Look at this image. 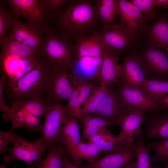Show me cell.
I'll return each instance as SVG.
<instances>
[{
    "label": "cell",
    "instance_id": "1",
    "mask_svg": "<svg viewBox=\"0 0 168 168\" xmlns=\"http://www.w3.org/2000/svg\"><path fill=\"white\" fill-rule=\"evenodd\" d=\"M98 20L92 1L69 0L50 16L47 25L71 41L82 35L93 32Z\"/></svg>",
    "mask_w": 168,
    "mask_h": 168
},
{
    "label": "cell",
    "instance_id": "2",
    "mask_svg": "<svg viewBox=\"0 0 168 168\" xmlns=\"http://www.w3.org/2000/svg\"><path fill=\"white\" fill-rule=\"evenodd\" d=\"M54 67L42 57L35 68L17 80L6 81L5 89L8 100L12 104L21 99L38 97L48 103Z\"/></svg>",
    "mask_w": 168,
    "mask_h": 168
},
{
    "label": "cell",
    "instance_id": "3",
    "mask_svg": "<svg viewBox=\"0 0 168 168\" xmlns=\"http://www.w3.org/2000/svg\"><path fill=\"white\" fill-rule=\"evenodd\" d=\"M43 30L44 39L41 56L53 66L61 67L70 71L74 62L73 44L70 40L47 25Z\"/></svg>",
    "mask_w": 168,
    "mask_h": 168
},
{
    "label": "cell",
    "instance_id": "4",
    "mask_svg": "<svg viewBox=\"0 0 168 168\" xmlns=\"http://www.w3.org/2000/svg\"><path fill=\"white\" fill-rule=\"evenodd\" d=\"M40 137L45 151L58 144L67 117L66 106L60 102L49 105L45 114Z\"/></svg>",
    "mask_w": 168,
    "mask_h": 168
},
{
    "label": "cell",
    "instance_id": "5",
    "mask_svg": "<svg viewBox=\"0 0 168 168\" xmlns=\"http://www.w3.org/2000/svg\"><path fill=\"white\" fill-rule=\"evenodd\" d=\"M96 34L107 49L119 55L138 48L142 40L134 37L124 26L118 23L115 26Z\"/></svg>",
    "mask_w": 168,
    "mask_h": 168
},
{
    "label": "cell",
    "instance_id": "6",
    "mask_svg": "<svg viewBox=\"0 0 168 168\" xmlns=\"http://www.w3.org/2000/svg\"><path fill=\"white\" fill-rule=\"evenodd\" d=\"M12 144L13 147L10 148L8 154L3 156L4 162L7 164L18 159L26 162L27 166H31L42 158L46 152L40 137L38 140L30 141L16 133Z\"/></svg>",
    "mask_w": 168,
    "mask_h": 168
},
{
    "label": "cell",
    "instance_id": "7",
    "mask_svg": "<svg viewBox=\"0 0 168 168\" xmlns=\"http://www.w3.org/2000/svg\"><path fill=\"white\" fill-rule=\"evenodd\" d=\"M10 8L20 18L27 23L43 29L47 25L49 14L44 0H7Z\"/></svg>",
    "mask_w": 168,
    "mask_h": 168
},
{
    "label": "cell",
    "instance_id": "8",
    "mask_svg": "<svg viewBox=\"0 0 168 168\" xmlns=\"http://www.w3.org/2000/svg\"><path fill=\"white\" fill-rule=\"evenodd\" d=\"M135 142L119 145L92 163L82 164L83 168H125L136 157Z\"/></svg>",
    "mask_w": 168,
    "mask_h": 168
},
{
    "label": "cell",
    "instance_id": "9",
    "mask_svg": "<svg viewBox=\"0 0 168 168\" xmlns=\"http://www.w3.org/2000/svg\"><path fill=\"white\" fill-rule=\"evenodd\" d=\"M142 46L137 51L146 73L168 76V55L165 50L143 40Z\"/></svg>",
    "mask_w": 168,
    "mask_h": 168
},
{
    "label": "cell",
    "instance_id": "10",
    "mask_svg": "<svg viewBox=\"0 0 168 168\" xmlns=\"http://www.w3.org/2000/svg\"><path fill=\"white\" fill-rule=\"evenodd\" d=\"M146 112L139 109L128 107L119 119L117 125L120 131L116 136L117 142L120 144L134 142L138 133L142 128L147 117Z\"/></svg>",
    "mask_w": 168,
    "mask_h": 168
},
{
    "label": "cell",
    "instance_id": "11",
    "mask_svg": "<svg viewBox=\"0 0 168 168\" xmlns=\"http://www.w3.org/2000/svg\"><path fill=\"white\" fill-rule=\"evenodd\" d=\"M127 52V54L123 55L119 79L125 85L142 89L147 79L137 48Z\"/></svg>",
    "mask_w": 168,
    "mask_h": 168
},
{
    "label": "cell",
    "instance_id": "12",
    "mask_svg": "<svg viewBox=\"0 0 168 168\" xmlns=\"http://www.w3.org/2000/svg\"><path fill=\"white\" fill-rule=\"evenodd\" d=\"M116 84L128 107L150 113L164 110L159 101L151 97L142 89L125 85L120 80Z\"/></svg>",
    "mask_w": 168,
    "mask_h": 168
},
{
    "label": "cell",
    "instance_id": "13",
    "mask_svg": "<svg viewBox=\"0 0 168 168\" xmlns=\"http://www.w3.org/2000/svg\"><path fill=\"white\" fill-rule=\"evenodd\" d=\"M119 24L125 26L136 39L142 40L146 26L140 10L130 1L118 0Z\"/></svg>",
    "mask_w": 168,
    "mask_h": 168
},
{
    "label": "cell",
    "instance_id": "14",
    "mask_svg": "<svg viewBox=\"0 0 168 168\" xmlns=\"http://www.w3.org/2000/svg\"><path fill=\"white\" fill-rule=\"evenodd\" d=\"M19 42L33 49L39 56H41L44 39L43 29L24 23L18 20L12 28L9 35Z\"/></svg>",
    "mask_w": 168,
    "mask_h": 168
},
{
    "label": "cell",
    "instance_id": "15",
    "mask_svg": "<svg viewBox=\"0 0 168 168\" xmlns=\"http://www.w3.org/2000/svg\"><path fill=\"white\" fill-rule=\"evenodd\" d=\"M127 108L118 88H115L112 85L110 86L106 96L96 112L91 115L100 117L117 125Z\"/></svg>",
    "mask_w": 168,
    "mask_h": 168
},
{
    "label": "cell",
    "instance_id": "16",
    "mask_svg": "<svg viewBox=\"0 0 168 168\" xmlns=\"http://www.w3.org/2000/svg\"><path fill=\"white\" fill-rule=\"evenodd\" d=\"M3 117L5 122L11 121V129L12 130L23 127L27 128L30 132L42 131L41 119L15 103H12L9 109L3 113Z\"/></svg>",
    "mask_w": 168,
    "mask_h": 168
},
{
    "label": "cell",
    "instance_id": "17",
    "mask_svg": "<svg viewBox=\"0 0 168 168\" xmlns=\"http://www.w3.org/2000/svg\"><path fill=\"white\" fill-rule=\"evenodd\" d=\"M155 20L151 25H146L142 39L166 50L168 48V15L156 10Z\"/></svg>",
    "mask_w": 168,
    "mask_h": 168
},
{
    "label": "cell",
    "instance_id": "18",
    "mask_svg": "<svg viewBox=\"0 0 168 168\" xmlns=\"http://www.w3.org/2000/svg\"><path fill=\"white\" fill-rule=\"evenodd\" d=\"M65 69L54 67L52 73V85L47 101L49 104L68 100L73 90L69 79V73Z\"/></svg>",
    "mask_w": 168,
    "mask_h": 168
},
{
    "label": "cell",
    "instance_id": "19",
    "mask_svg": "<svg viewBox=\"0 0 168 168\" xmlns=\"http://www.w3.org/2000/svg\"><path fill=\"white\" fill-rule=\"evenodd\" d=\"M120 55L106 49L97 80L100 86L116 84L119 81L121 64L118 63Z\"/></svg>",
    "mask_w": 168,
    "mask_h": 168
},
{
    "label": "cell",
    "instance_id": "20",
    "mask_svg": "<svg viewBox=\"0 0 168 168\" xmlns=\"http://www.w3.org/2000/svg\"><path fill=\"white\" fill-rule=\"evenodd\" d=\"M144 123V134L147 138H168V110L150 113Z\"/></svg>",
    "mask_w": 168,
    "mask_h": 168
},
{
    "label": "cell",
    "instance_id": "21",
    "mask_svg": "<svg viewBox=\"0 0 168 168\" xmlns=\"http://www.w3.org/2000/svg\"><path fill=\"white\" fill-rule=\"evenodd\" d=\"M81 141L82 136L77 120L75 118L67 116L58 144L63 148L70 158Z\"/></svg>",
    "mask_w": 168,
    "mask_h": 168
},
{
    "label": "cell",
    "instance_id": "22",
    "mask_svg": "<svg viewBox=\"0 0 168 168\" xmlns=\"http://www.w3.org/2000/svg\"><path fill=\"white\" fill-rule=\"evenodd\" d=\"M94 4L97 17L103 25V30L117 25L115 19L118 12V0H96Z\"/></svg>",
    "mask_w": 168,
    "mask_h": 168
},
{
    "label": "cell",
    "instance_id": "23",
    "mask_svg": "<svg viewBox=\"0 0 168 168\" xmlns=\"http://www.w3.org/2000/svg\"><path fill=\"white\" fill-rule=\"evenodd\" d=\"M0 45L2 54L20 58L35 59L40 57L33 49L15 40L9 35Z\"/></svg>",
    "mask_w": 168,
    "mask_h": 168
},
{
    "label": "cell",
    "instance_id": "24",
    "mask_svg": "<svg viewBox=\"0 0 168 168\" xmlns=\"http://www.w3.org/2000/svg\"><path fill=\"white\" fill-rule=\"evenodd\" d=\"M101 152L99 147L94 143L82 140L69 158L76 165L79 166L84 160L92 163L98 159Z\"/></svg>",
    "mask_w": 168,
    "mask_h": 168
},
{
    "label": "cell",
    "instance_id": "25",
    "mask_svg": "<svg viewBox=\"0 0 168 168\" xmlns=\"http://www.w3.org/2000/svg\"><path fill=\"white\" fill-rule=\"evenodd\" d=\"M46 158H40L32 166L33 168H63L64 156L63 148L57 144L49 148Z\"/></svg>",
    "mask_w": 168,
    "mask_h": 168
},
{
    "label": "cell",
    "instance_id": "26",
    "mask_svg": "<svg viewBox=\"0 0 168 168\" xmlns=\"http://www.w3.org/2000/svg\"><path fill=\"white\" fill-rule=\"evenodd\" d=\"M84 130L82 140H87L102 133L108 126L114 125L105 119L92 115L86 117L82 121Z\"/></svg>",
    "mask_w": 168,
    "mask_h": 168
},
{
    "label": "cell",
    "instance_id": "27",
    "mask_svg": "<svg viewBox=\"0 0 168 168\" xmlns=\"http://www.w3.org/2000/svg\"><path fill=\"white\" fill-rule=\"evenodd\" d=\"M110 86H99L98 89L86 100L82 108V121L86 116L94 114L97 111L106 96Z\"/></svg>",
    "mask_w": 168,
    "mask_h": 168
},
{
    "label": "cell",
    "instance_id": "28",
    "mask_svg": "<svg viewBox=\"0 0 168 168\" xmlns=\"http://www.w3.org/2000/svg\"><path fill=\"white\" fill-rule=\"evenodd\" d=\"M142 89L151 97L160 101L168 95V81L147 79Z\"/></svg>",
    "mask_w": 168,
    "mask_h": 168
},
{
    "label": "cell",
    "instance_id": "29",
    "mask_svg": "<svg viewBox=\"0 0 168 168\" xmlns=\"http://www.w3.org/2000/svg\"><path fill=\"white\" fill-rule=\"evenodd\" d=\"M136 139L135 151L137 158L136 168H152L150 156L152 149L143 142L142 128Z\"/></svg>",
    "mask_w": 168,
    "mask_h": 168
},
{
    "label": "cell",
    "instance_id": "30",
    "mask_svg": "<svg viewBox=\"0 0 168 168\" xmlns=\"http://www.w3.org/2000/svg\"><path fill=\"white\" fill-rule=\"evenodd\" d=\"M13 103L24 108L30 114L40 119L44 115L48 106L50 105L45 100L38 97L25 98Z\"/></svg>",
    "mask_w": 168,
    "mask_h": 168
},
{
    "label": "cell",
    "instance_id": "31",
    "mask_svg": "<svg viewBox=\"0 0 168 168\" xmlns=\"http://www.w3.org/2000/svg\"><path fill=\"white\" fill-rule=\"evenodd\" d=\"M19 18L10 8L7 9L1 1L0 3V44H1L5 40L7 35L6 34V31L12 28Z\"/></svg>",
    "mask_w": 168,
    "mask_h": 168
},
{
    "label": "cell",
    "instance_id": "32",
    "mask_svg": "<svg viewBox=\"0 0 168 168\" xmlns=\"http://www.w3.org/2000/svg\"><path fill=\"white\" fill-rule=\"evenodd\" d=\"M88 141L95 143L102 152H107L121 144L117 142L116 136L107 129L100 133L88 139Z\"/></svg>",
    "mask_w": 168,
    "mask_h": 168
},
{
    "label": "cell",
    "instance_id": "33",
    "mask_svg": "<svg viewBox=\"0 0 168 168\" xmlns=\"http://www.w3.org/2000/svg\"><path fill=\"white\" fill-rule=\"evenodd\" d=\"M148 146L155 151L154 155L151 158L152 163H166L168 161V138L161 141L150 143Z\"/></svg>",
    "mask_w": 168,
    "mask_h": 168
},
{
    "label": "cell",
    "instance_id": "34",
    "mask_svg": "<svg viewBox=\"0 0 168 168\" xmlns=\"http://www.w3.org/2000/svg\"><path fill=\"white\" fill-rule=\"evenodd\" d=\"M73 87V91L68 99V103L66 106L67 116L77 118L81 120L82 117L81 106L82 104L80 98L78 87Z\"/></svg>",
    "mask_w": 168,
    "mask_h": 168
},
{
    "label": "cell",
    "instance_id": "35",
    "mask_svg": "<svg viewBox=\"0 0 168 168\" xmlns=\"http://www.w3.org/2000/svg\"><path fill=\"white\" fill-rule=\"evenodd\" d=\"M130 1L140 11L146 22L155 19L156 10L154 0H131Z\"/></svg>",
    "mask_w": 168,
    "mask_h": 168
},
{
    "label": "cell",
    "instance_id": "36",
    "mask_svg": "<svg viewBox=\"0 0 168 168\" xmlns=\"http://www.w3.org/2000/svg\"><path fill=\"white\" fill-rule=\"evenodd\" d=\"M16 133L11 129L6 131H0V154L8 152L10 143L13 144Z\"/></svg>",
    "mask_w": 168,
    "mask_h": 168
},
{
    "label": "cell",
    "instance_id": "37",
    "mask_svg": "<svg viewBox=\"0 0 168 168\" xmlns=\"http://www.w3.org/2000/svg\"><path fill=\"white\" fill-rule=\"evenodd\" d=\"M69 1L68 0H44L49 14V19L51 15L56 12Z\"/></svg>",
    "mask_w": 168,
    "mask_h": 168
},
{
    "label": "cell",
    "instance_id": "38",
    "mask_svg": "<svg viewBox=\"0 0 168 168\" xmlns=\"http://www.w3.org/2000/svg\"><path fill=\"white\" fill-rule=\"evenodd\" d=\"M7 76L4 74L2 73L0 79V111L4 113L10 108L6 104V101L4 99V90L5 89Z\"/></svg>",
    "mask_w": 168,
    "mask_h": 168
},
{
    "label": "cell",
    "instance_id": "39",
    "mask_svg": "<svg viewBox=\"0 0 168 168\" xmlns=\"http://www.w3.org/2000/svg\"><path fill=\"white\" fill-rule=\"evenodd\" d=\"M63 168H83L82 166L74 164L71 161L68 156L65 153L64 156V162Z\"/></svg>",
    "mask_w": 168,
    "mask_h": 168
},
{
    "label": "cell",
    "instance_id": "40",
    "mask_svg": "<svg viewBox=\"0 0 168 168\" xmlns=\"http://www.w3.org/2000/svg\"><path fill=\"white\" fill-rule=\"evenodd\" d=\"M155 7L168 9V0H154Z\"/></svg>",
    "mask_w": 168,
    "mask_h": 168
},
{
    "label": "cell",
    "instance_id": "41",
    "mask_svg": "<svg viewBox=\"0 0 168 168\" xmlns=\"http://www.w3.org/2000/svg\"><path fill=\"white\" fill-rule=\"evenodd\" d=\"M160 102L163 110H168V95L160 100Z\"/></svg>",
    "mask_w": 168,
    "mask_h": 168
},
{
    "label": "cell",
    "instance_id": "42",
    "mask_svg": "<svg viewBox=\"0 0 168 168\" xmlns=\"http://www.w3.org/2000/svg\"><path fill=\"white\" fill-rule=\"evenodd\" d=\"M136 161H133L131 164L125 168H136Z\"/></svg>",
    "mask_w": 168,
    "mask_h": 168
},
{
    "label": "cell",
    "instance_id": "43",
    "mask_svg": "<svg viewBox=\"0 0 168 168\" xmlns=\"http://www.w3.org/2000/svg\"><path fill=\"white\" fill-rule=\"evenodd\" d=\"M0 168H6L5 165L4 164H3L2 165H0Z\"/></svg>",
    "mask_w": 168,
    "mask_h": 168
},
{
    "label": "cell",
    "instance_id": "44",
    "mask_svg": "<svg viewBox=\"0 0 168 168\" xmlns=\"http://www.w3.org/2000/svg\"><path fill=\"white\" fill-rule=\"evenodd\" d=\"M13 168H17L15 166H14L13 167ZM26 168H33L32 167V166H27V167Z\"/></svg>",
    "mask_w": 168,
    "mask_h": 168
},
{
    "label": "cell",
    "instance_id": "45",
    "mask_svg": "<svg viewBox=\"0 0 168 168\" xmlns=\"http://www.w3.org/2000/svg\"><path fill=\"white\" fill-rule=\"evenodd\" d=\"M166 53L168 55V48L166 50Z\"/></svg>",
    "mask_w": 168,
    "mask_h": 168
},
{
    "label": "cell",
    "instance_id": "46",
    "mask_svg": "<svg viewBox=\"0 0 168 168\" xmlns=\"http://www.w3.org/2000/svg\"><path fill=\"white\" fill-rule=\"evenodd\" d=\"M165 168H168V165L166 166V167Z\"/></svg>",
    "mask_w": 168,
    "mask_h": 168
},
{
    "label": "cell",
    "instance_id": "47",
    "mask_svg": "<svg viewBox=\"0 0 168 168\" xmlns=\"http://www.w3.org/2000/svg\"></svg>",
    "mask_w": 168,
    "mask_h": 168
},
{
    "label": "cell",
    "instance_id": "48",
    "mask_svg": "<svg viewBox=\"0 0 168 168\" xmlns=\"http://www.w3.org/2000/svg\"><path fill=\"white\" fill-rule=\"evenodd\" d=\"M168 15V14H167Z\"/></svg>",
    "mask_w": 168,
    "mask_h": 168
}]
</instances>
